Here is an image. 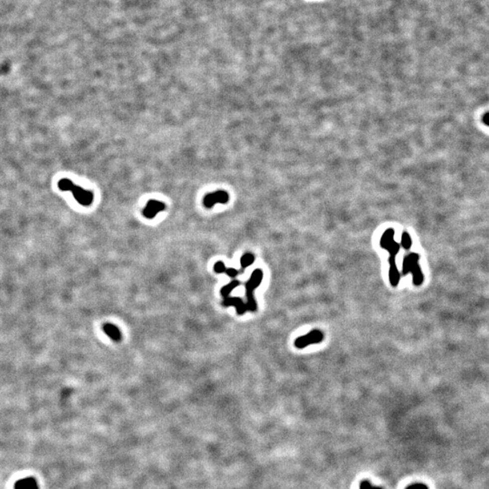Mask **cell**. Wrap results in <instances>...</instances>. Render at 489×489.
Segmentation results:
<instances>
[{"instance_id": "obj_1", "label": "cell", "mask_w": 489, "mask_h": 489, "mask_svg": "<svg viewBox=\"0 0 489 489\" xmlns=\"http://www.w3.org/2000/svg\"><path fill=\"white\" fill-rule=\"evenodd\" d=\"M381 246L385 248L390 253V270H389V277L392 286H397L400 283V273L397 267L396 255L400 251V244L394 240V230H386L382 235L381 240Z\"/></svg>"}, {"instance_id": "obj_2", "label": "cell", "mask_w": 489, "mask_h": 489, "mask_svg": "<svg viewBox=\"0 0 489 489\" xmlns=\"http://www.w3.org/2000/svg\"><path fill=\"white\" fill-rule=\"evenodd\" d=\"M58 188L61 191H71L75 201L81 205L88 207L93 203V193L91 191H85L83 188L75 185L73 181H70L68 179H62L61 181H59Z\"/></svg>"}, {"instance_id": "obj_3", "label": "cell", "mask_w": 489, "mask_h": 489, "mask_svg": "<svg viewBox=\"0 0 489 489\" xmlns=\"http://www.w3.org/2000/svg\"><path fill=\"white\" fill-rule=\"evenodd\" d=\"M419 260H420L419 254L411 253L405 256L402 264V274L406 275L409 273H411L413 276V284L417 286L422 284L424 280L421 266L419 264Z\"/></svg>"}, {"instance_id": "obj_4", "label": "cell", "mask_w": 489, "mask_h": 489, "mask_svg": "<svg viewBox=\"0 0 489 489\" xmlns=\"http://www.w3.org/2000/svg\"><path fill=\"white\" fill-rule=\"evenodd\" d=\"M263 280V271L261 269H255L251 274L249 280L245 283V296L247 299L246 308L247 311L255 312L257 305L254 296V291L258 287Z\"/></svg>"}, {"instance_id": "obj_5", "label": "cell", "mask_w": 489, "mask_h": 489, "mask_svg": "<svg viewBox=\"0 0 489 489\" xmlns=\"http://www.w3.org/2000/svg\"><path fill=\"white\" fill-rule=\"evenodd\" d=\"M323 333L320 330L314 329L307 334L297 338L294 341V345H295V347L298 348V349H303V348L307 347L309 345L320 343V342H323Z\"/></svg>"}, {"instance_id": "obj_6", "label": "cell", "mask_w": 489, "mask_h": 489, "mask_svg": "<svg viewBox=\"0 0 489 489\" xmlns=\"http://www.w3.org/2000/svg\"><path fill=\"white\" fill-rule=\"evenodd\" d=\"M230 200V196L228 192L224 191H218L210 193L206 196L203 201V204L207 209H211L215 204H226Z\"/></svg>"}, {"instance_id": "obj_7", "label": "cell", "mask_w": 489, "mask_h": 489, "mask_svg": "<svg viewBox=\"0 0 489 489\" xmlns=\"http://www.w3.org/2000/svg\"><path fill=\"white\" fill-rule=\"evenodd\" d=\"M165 208H166V206H165L164 203H162L161 201L152 200V201H150L147 203L146 207L144 208V210L142 211V214L147 219L152 220V219L156 217L157 214L159 212H162V211H164Z\"/></svg>"}, {"instance_id": "obj_8", "label": "cell", "mask_w": 489, "mask_h": 489, "mask_svg": "<svg viewBox=\"0 0 489 489\" xmlns=\"http://www.w3.org/2000/svg\"><path fill=\"white\" fill-rule=\"evenodd\" d=\"M222 304L224 306H235L239 315H242L247 311L246 304L242 301V299L239 297H226L222 302Z\"/></svg>"}, {"instance_id": "obj_9", "label": "cell", "mask_w": 489, "mask_h": 489, "mask_svg": "<svg viewBox=\"0 0 489 489\" xmlns=\"http://www.w3.org/2000/svg\"><path fill=\"white\" fill-rule=\"evenodd\" d=\"M15 489H39L37 481L33 478L20 480L15 484Z\"/></svg>"}, {"instance_id": "obj_10", "label": "cell", "mask_w": 489, "mask_h": 489, "mask_svg": "<svg viewBox=\"0 0 489 489\" xmlns=\"http://www.w3.org/2000/svg\"><path fill=\"white\" fill-rule=\"evenodd\" d=\"M103 331L104 333L107 334L109 337L111 338L113 341L115 342H119L122 338V335H121V332L119 331L115 325H113L112 323H106L103 325Z\"/></svg>"}, {"instance_id": "obj_11", "label": "cell", "mask_w": 489, "mask_h": 489, "mask_svg": "<svg viewBox=\"0 0 489 489\" xmlns=\"http://www.w3.org/2000/svg\"><path fill=\"white\" fill-rule=\"evenodd\" d=\"M240 281L238 280H233L232 282H230V284H226L224 285L222 288H221V295L223 297H229L230 293L234 290V289L237 288L239 285H240Z\"/></svg>"}, {"instance_id": "obj_12", "label": "cell", "mask_w": 489, "mask_h": 489, "mask_svg": "<svg viewBox=\"0 0 489 489\" xmlns=\"http://www.w3.org/2000/svg\"><path fill=\"white\" fill-rule=\"evenodd\" d=\"M254 256L251 253H246V254H243L241 259H240V264H241V266L243 268H245L247 266H249L251 264L254 263Z\"/></svg>"}, {"instance_id": "obj_13", "label": "cell", "mask_w": 489, "mask_h": 489, "mask_svg": "<svg viewBox=\"0 0 489 489\" xmlns=\"http://www.w3.org/2000/svg\"><path fill=\"white\" fill-rule=\"evenodd\" d=\"M411 239L410 235L408 233H403V235L401 237V245L404 249H410L411 248Z\"/></svg>"}, {"instance_id": "obj_14", "label": "cell", "mask_w": 489, "mask_h": 489, "mask_svg": "<svg viewBox=\"0 0 489 489\" xmlns=\"http://www.w3.org/2000/svg\"><path fill=\"white\" fill-rule=\"evenodd\" d=\"M214 270H215L217 274H223V273H225L227 268H226L224 263L220 261V262L216 263L215 265H214Z\"/></svg>"}, {"instance_id": "obj_15", "label": "cell", "mask_w": 489, "mask_h": 489, "mask_svg": "<svg viewBox=\"0 0 489 489\" xmlns=\"http://www.w3.org/2000/svg\"><path fill=\"white\" fill-rule=\"evenodd\" d=\"M360 489H382V488H380V487H374V486H372V485L371 484V483H370V481H368V480H363V481H362V482H361V484H360Z\"/></svg>"}, {"instance_id": "obj_16", "label": "cell", "mask_w": 489, "mask_h": 489, "mask_svg": "<svg viewBox=\"0 0 489 489\" xmlns=\"http://www.w3.org/2000/svg\"><path fill=\"white\" fill-rule=\"evenodd\" d=\"M406 489H429V488L424 484H420V483H417V484L411 485L409 486Z\"/></svg>"}, {"instance_id": "obj_17", "label": "cell", "mask_w": 489, "mask_h": 489, "mask_svg": "<svg viewBox=\"0 0 489 489\" xmlns=\"http://www.w3.org/2000/svg\"><path fill=\"white\" fill-rule=\"evenodd\" d=\"M226 274H228L230 277H235L237 274H239L238 270H236L234 268H229L226 270Z\"/></svg>"}, {"instance_id": "obj_18", "label": "cell", "mask_w": 489, "mask_h": 489, "mask_svg": "<svg viewBox=\"0 0 489 489\" xmlns=\"http://www.w3.org/2000/svg\"><path fill=\"white\" fill-rule=\"evenodd\" d=\"M483 122H484L485 124H487L488 126H489V113H486L484 116H483Z\"/></svg>"}]
</instances>
